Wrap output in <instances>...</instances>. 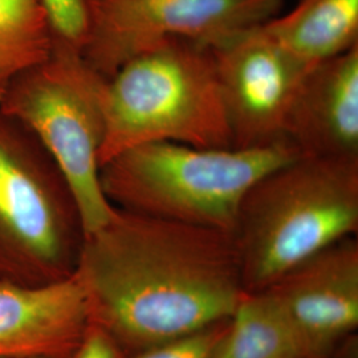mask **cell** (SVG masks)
<instances>
[{"mask_svg": "<svg viewBox=\"0 0 358 358\" xmlns=\"http://www.w3.org/2000/svg\"><path fill=\"white\" fill-rule=\"evenodd\" d=\"M75 275L124 357L230 319L247 294L231 232L121 208L85 235Z\"/></svg>", "mask_w": 358, "mask_h": 358, "instance_id": "cell-1", "label": "cell"}, {"mask_svg": "<svg viewBox=\"0 0 358 358\" xmlns=\"http://www.w3.org/2000/svg\"><path fill=\"white\" fill-rule=\"evenodd\" d=\"M358 230V158L296 157L244 194L232 236L244 291L262 292Z\"/></svg>", "mask_w": 358, "mask_h": 358, "instance_id": "cell-2", "label": "cell"}, {"mask_svg": "<svg viewBox=\"0 0 358 358\" xmlns=\"http://www.w3.org/2000/svg\"><path fill=\"white\" fill-rule=\"evenodd\" d=\"M101 167L143 143L234 148L213 47L164 38L121 65L103 92Z\"/></svg>", "mask_w": 358, "mask_h": 358, "instance_id": "cell-3", "label": "cell"}, {"mask_svg": "<svg viewBox=\"0 0 358 358\" xmlns=\"http://www.w3.org/2000/svg\"><path fill=\"white\" fill-rule=\"evenodd\" d=\"M299 155L284 138L254 149L153 142L109 159L100 180L117 208L232 234L244 194L272 169Z\"/></svg>", "mask_w": 358, "mask_h": 358, "instance_id": "cell-4", "label": "cell"}, {"mask_svg": "<svg viewBox=\"0 0 358 358\" xmlns=\"http://www.w3.org/2000/svg\"><path fill=\"white\" fill-rule=\"evenodd\" d=\"M84 238L64 174L23 124L0 110V279L63 282L76 269Z\"/></svg>", "mask_w": 358, "mask_h": 358, "instance_id": "cell-5", "label": "cell"}, {"mask_svg": "<svg viewBox=\"0 0 358 358\" xmlns=\"http://www.w3.org/2000/svg\"><path fill=\"white\" fill-rule=\"evenodd\" d=\"M105 84L81 53L53 47L47 60L13 80L0 103V110L23 124L64 174L85 235L117 210L100 180Z\"/></svg>", "mask_w": 358, "mask_h": 358, "instance_id": "cell-6", "label": "cell"}, {"mask_svg": "<svg viewBox=\"0 0 358 358\" xmlns=\"http://www.w3.org/2000/svg\"><path fill=\"white\" fill-rule=\"evenodd\" d=\"M284 0H103L85 62L108 78L155 43L190 38L215 47L280 13Z\"/></svg>", "mask_w": 358, "mask_h": 358, "instance_id": "cell-7", "label": "cell"}, {"mask_svg": "<svg viewBox=\"0 0 358 358\" xmlns=\"http://www.w3.org/2000/svg\"><path fill=\"white\" fill-rule=\"evenodd\" d=\"M232 146L254 149L282 140L284 120L308 68L262 24L213 47Z\"/></svg>", "mask_w": 358, "mask_h": 358, "instance_id": "cell-8", "label": "cell"}, {"mask_svg": "<svg viewBox=\"0 0 358 358\" xmlns=\"http://www.w3.org/2000/svg\"><path fill=\"white\" fill-rule=\"evenodd\" d=\"M307 358H331L358 328V242L348 236L309 256L266 289Z\"/></svg>", "mask_w": 358, "mask_h": 358, "instance_id": "cell-9", "label": "cell"}, {"mask_svg": "<svg viewBox=\"0 0 358 358\" xmlns=\"http://www.w3.org/2000/svg\"><path fill=\"white\" fill-rule=\"evenodd\" d=\"M282 138L301 157L358 158V45L308 68Z\"/></svg>", "mask_w": 358, "mask_h": 358, "instance_id": "cell-10", "label": "cell"}, {"mask_svg": "<svg viewBox=\"0 0 358 358\" xmlns=\"http://www.w3.org/2000/svg\"><path fill=\"white\" fill-rule=\"evenodd\" d=\"M88 325L87 297L75 272L41 287L0 279V358H64Z\"/></svg>", "mask_w": 358, "mask_h": 358, "instance_id": "cell-11", "label": "cell"}, {"mask_svg": "<svg viewBox=\"0 0 358 358\" xmlns=\"http://www.w3.org/2000/svg\"><path fill=\"white\" fill-rule=\"evenodd\" d=\"M307 66L358 45V0H299L287 15L262 24Z\"/></svg>", "mask_w": 358, "mask_h": 358, "instance_id": "cell-12", "label": "cell"}, {"mask_svg": "<svg viewBox=\"0 0 358 358\" xmlns=\"http://www.w3.org/2000/svg\"><path fill=\"white\" fill-rule=\"evenodd\" d=\"M214 358H307L291 324L267 292L245 294Z\"/></svg>", "mask_w": 358, "mask_h": 358, "instance_id": "cell-13", "label": "cell"}, {"mask_svg": "<svg viewBox=\"0 0 358 358\" xmlns=\"http://www.w3.org/2000/svg\"><path fill=\"white\" fill-rule=\"evenodd\" d=\"M53 47L43 0H0V103L13 80L47 60Z\"/></svg>", "mask_w": 358, "mask_h": 358, "instance_id": "cell-14", "label": "cell"}, {"mask_svg": "<svg viewBox=\"0 0 358 358\" xmlns=\"http://www.w3.org/2000/svg\"><path fill=\"white\" fill-rule=\"evenodd\" d=\"M103 0H43L55 47L81 53L90 43Z\"/></svg>", "mask_w": 358, "mask_h": 358, "instance_id": "cell-15", "label": "cell"}, {"mask_svg": "<svg viewBox=\"0 0 358 358\" xmlns=\"http://www.w3.org/2000/svg\"><path fill=\"white\" fill-rule=\"evenodd\" d=\"M229 321H220L124 358H214Z\"/></svg>", "mask_w": 358, "mask_h": 358, "instance_id": "cell-16", "label": "cell"}, {"mask_svg": "<svg viewBox=\"0 0 358 358\" xmlns=\"http://www.w3.org/2000/svg\"><path fill=\"white\" fill-rule=\"evenodd\" d=\"M64 358H124L115 341L101 328L90 324L80 343Z\"/></svg>", "mask_w": 358, "mask_h": 358, "instance_id": "cell-17", "label": "cell"}, {"mask_svg": "<svg viewBox=\"0 0 358 358\" xmlns=\"http://www.w3.org/2000/svg\"><path fill=\"white\" fill-rule=\"evenodd\" d=\"M17 358H41V357H17Z\"/></svg>", "mask_w": 358, "mask_h": 358, "instance_id": "cell-18", "label": "cell"}]
</instances>
